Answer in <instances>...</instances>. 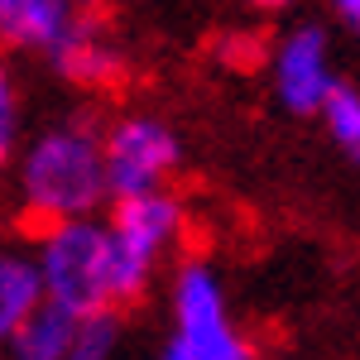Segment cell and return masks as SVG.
Listing matches in <instances>:
<instances>
[{"instance_id":"8992f818","label":"cell","mask_w":360,"mask_h":360,"mask_svg":"<svg viewBox=\"0 0 360 360\" xmlns=\"http://www.w3.org/2000/svg\"><path fill=\"white\" fill-rule=\"evenodd\" d=\"M269 77H274V96L283 111L293 115H322L327 96L336 91L332 72V44L317 25H303L283 34L269 53Z\"/></svg>"},{"instance_id":"52a82bcc","label":"cell","mask_w":360,"mask_h":360,"mask_svg":"<svg viewBox=\"0 0 360 360\" xmlns=\"http://www.w3.org/2000/svg\"><path fill=\"white\" fill-rule=\"evenodd\" d=\"M86 25L82 0H0V49L53 58Z\"/></svg>"},{"instance_id":"ba28073f","label":"cell","mask_w":360,"mask_h":360,"mask_svg":"<svg viewBox=\"0 0 360 360\" xmlns=\"http://www.w3.org/2000/svg\"><path fill=\"white\" fill-rule=\"evenodd\" d=\"M49 63H53L68 82H77V86H111L115 77H120V68H125L120 49L111 44V34L101 29L96 15H86V25L77 29V34H72Z\"/></svg>"},{"instance_id":"9a60e30c","label":"cell","mask_w":360,"mask_h":360,"mask_svg":"<svg viewBox=\"0 0 360 360\" xmlns=\"http://www.w3.org/2000/svg\"><path fill=\"white\" fill-rule=\"evenodd\" d=\"M154 360H193V356H188V351H183L178 341H168V346H164V351H159Z\"/></svg>"},{"instance_id":"6da1fadb","label":"cell","mask_w":360,"mask_h":360,"mask_svg":"<svg viewBox=\"0 0 360 360\" xmlns=\"http://www.w3.org/2000/svg\"><path fill=\"white\" fill-rule=\"evenodd\" d=\"M20 207L39 231L68 221H91L106 202V154H101V130L86 120H63L34 135L15 168Z\"/></svg>"},{"instance_id":"277c9868","label":"cell","mask_w":360,"mask_h":360,"mask_svg":"<svg viewBox=\"0 0 360 360\" xmlns=\"http://www.w3.org/2000/svg\"><path fill=\"white\" fill-rule=\"evenodd\" d=\"M173 341L193 360H255V341L231 317L226 288L207 259H183L173 274Z\"/></svg>"},{"instance_id":"8fae6325","label":"cell","mask_w":360,"mask_h":360,"mask_svg":"<svg viewBox=\"0 0 360 360\" xmlns=\"http://www.w3.org/2000/svg\"><path fill=\"white\" fill-rule=\"evenodd\" d=\"M322 125H327L336 149L351 164H360V91L351 82H336V91L327 96V106H322Z\"/></svg>"},{"instance_id":"7c38bea8","label":"cell","mask_w":360,"mask_h":360,"mask_svg":"<svg viewBox=\"0 0 360 360\" xmlns=\"http://www.w3.org/2000/svg\"><path fill=\"white\" fill-rule=\"evenodd\" d=\"M115 346H120V312H91L77 322L68 360H115Z\"/></svg>"},{"instance_id":"7a4b0ae2","label":"cell","mask_w":360,"mask_h":360,"mask_svg":"<svg viewBox=\"0 0 360 360\" xmlns=\"http://www.w3.org/2000/svg\"><path fill=\"white\" fill-rule=\"evenodd\" d=\"M34 264L44 278V298L72 317L120 312L115 307V259L106 221H68L39 231Z\"/></svg>"},{"instance_id":"3957f363","label":"cell","mask_w":360,"mask_h":360,"mask_svg":"<svg viewBox=\"0 0 360 360\" xmlns=\"http://www.w3.org/2000/svg\"><path fill=\"white\" fill-rule=\"evenodd\" d=\"M111 259H115V307H130L154 283V269L168 259V250L183 240V202L173 193L111 202Z\"/></svg>"},{"instance_id":"e0dca14e","label":"cell","mask_w":360,"mask_h":360,"mask_svg":"<svg viewBox=\"0 0 360 360\" xmlns=\"http://www.w3.org/2000/svg\"><path fill=\"white\" fill-rule=\"evenodd\" d=\"M82 5H86V0H82Z\"/></svg>"},{"instance_id":"30bf717a","label":"cell","mask_w":360,"mask_h":360,"mask_svg":"<svg viewBox=\"0 0 360 360\" xmlns=\"http://www.w3.org/2000/svg\"><path fill=\"white\" fill-rule=\"evenodd\" d=\"M77 322L72 312H63L44 298V307L29 317L25 327L15 332V341L5 346V360H68L72 356V336H77Z\"/></svg>"},{"instance_id":"5b68a950","label":"cell","mask_w":360,"mask_h":360,"mask_svg":"<svg viewBox=\"0 0 360 360\" xmlns=\"http://www.w3.org/2000/svg\"><path fill=\"white\" fill-rule=\"evenodd\" d=\"M101 154H106V183L111 202L168 193V178L178 173V135L159 115H120L101 130Z\"/></svg>"},{"instance_id":"5bb4252c","label":"cell","mask_w":360,"mask_h":360,"mask_svg":"<svg viewBox=\"0 0 360 360\" xmlns=\"http://www.w3.org/2000/svg\"><path fill=\"white\" fill-rule=\"evenodd\" d=\"M332 5H336V20L360 39V0H332Z\"/></svg>"},{"instance_id":"4fadbf2b","label":"cell","mask_w":360,"mask_h":360,"mask_svg":"<svg viewBox=\"0 0 360 360\" xmlns=\"http://www.w3.org/2000/svg\"><path fill=\"white\" fill-rule=\"evenodd\" d=\"M15 144H20V91L10 68L0 63V164L15 154Z\"/></svg>"},{"instance_id":"9c48e42d","label":"cell","mask_w":360,"mask_h":360,"mask_svg":"<svg viewBox=\"0 0 360 360\" xmlns=\"http://www.w3.org/2000/svg\"><path fill=\"white\" fill-rule=\"evenodd\" d=\"M39 307H44V278H39L34 255L0 250V360H5V346L15 341V332Z\"/></svg>"},{"instance_id":"2e32d148","label":"cell","mask_w":360,"mask_h":360,"mask_svg":"<svg viewBox=\"0 0 360 360\" xmlns=\"http://www.w3.org/2000/svg\"><path fill=\"white\" fill-rule=\"evenodd\" d=\"M250 10H283V5H293V0H245Z\"/></svg>"}]
</instances>
